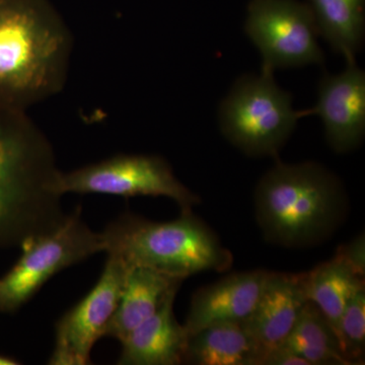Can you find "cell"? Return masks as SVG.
I'll return each instance as SVG.
<instances>
[{"instance_id":"30bf717a","label":"cell","mask_w":365,"mask_h":365,"mask_svg":"<svg viewBox=\"0 0 365 365\" xmlns=\"http://www.w3.org/2000/svg\"><path fill=\"white\" fill-rule=\"evenodd\" d=\"M319 115L329 145L338 153L359 148L365 135V73L355 62L344 71L319 81L318 103L309 115Z\"/></svg>"},{"instance_id":"8fae6325","label":"cell","mask_w":365,"mask_h":365,"mask_svg":"<svg viewBox=\"0 0 365 365\" xmlns=\"http://www.w3.org/2000/svg\"><path fill=\"white\" fill-rule=\"evenodd\" d=\"M268 271L232 274L194 294L185 329L188 336L209 326L244 322L258 304Z\"/></svg>"},{"instance_id":"d6986e66","label":"cell","mask_w":365,"mask_h":365,"mask_svg":"<svg viewBox=\"0 0 365 365\" xmlns=\"http://www.w3.org/2000/svg\"><path fill=\"white\" fill-rule=\"evenodd\" d=\"M338 340L348 361L356 364L364 355L365 348V287L355 290L348 300L341 317Z\"/></svg>"},{"instance_id":"3957f363","label":"cell","mask_w":365,"mask_h":365,"mask_svg":"<svg viewBox=\"0 0 365 365\" xmlns=\"http://www.w3.org/2000/svg\"><path fill=\"white\" fill-rule=\"evenodd\" d=\"M255 215L266 241L306 249L328 241L348 215V197L338 177L314 162L276 165L255 190Z\"/></svg>"},{"instance_id":"ac0fdd59","label":"cell","mask_w":365,"mask_h":365,"mask_svg":"<svg viewBox=\"0 0 365 365\" xmlns=\"http://www.w3.org/2000/svg\"><path fill=\"white\" fill-rule=\"evenodd\" d=\"M282 346L309 365H350L337 336L313 302H307Z\"/></svg>"},{"instance_id":"ba28073f","label":"cell","mask_w":365,"mask_h":365,"mask_svg":"<svg viewBox=\"0 0 365 365\" xmlns=\"http://www.w3.org/2000/svg\"><path fill=\"white\" fill-rule=\"evenodd\" d=\"M245 32L261 53V71L274 73L325 60L311 7L299 0H251Z\"/></svg>"},{"instance_id":"9c48e42d","label":"cell","mask_w":365,"mask_h":365,"mask_svg":"<svg viewBox=\"0 0 365 365\" xmlns=\"http://www.w3.org/2000/svg\"><path fill=\"white\" fill-rule=\"evenodd\" d=\"M127 267L119 257L108 255L97 284L56 325L52 365H86L108 326L121 297Z\"/></svg>"},{"instance_id":"277c9868","label":"cell","mask_w":365,"mask_h":365,"mask_svg":"<svg viewBox=\"0 0 365 365\" xmlns=\"http://www.w3.org/2000/svg\"><path fill=\"white\" fill-rule=\"evenodd\" d=\"M101 235L104 252L119 257L127 268H150L185 280L201 272H223L232 265V253L192 210L168 222L124 215Z\"/></svg>"},{"instance_id":"5b68a950","label":"cell","mask_w":365,"mask_h":365,"mask_svg":"<svg viewBox=\"0 0 365 365\" xmlns=\"http://www.w3.org/2000/svg\"><path fill=\"white\" fill-rule=\"evenodd\" d=\"M306 111H294L292 98L273 73L242 76L220 107L222 135L248 157L277 158Z\"/></svg>"},{"instance_id":"6da1fadb","label":"cell","mask_w":365,"mask_h":365,"mask_svg":"<svg viewBox=\"0 0 365 365\" xmlns=\"http://www.w3.org/2000/svg\"><path fill=\"white\" fill-rule=\"evenodd\" d=\"M59 174L51 143L26 112L0 106V249L64 220Z\"/></svg>"},{"instance_id":"52a82bcc","label":"cell","mask_w":365,"mask_h":365,"mask_svg":"<svg viewBox=\"0 0 365 365\" xmlns=\"http://www.w3.org/2000/svg\"><path fill=\"white\" fill-rule=\"evenodd\" d=\"M56 191L61 196H163L174 200L182 211L192 210L200 203V198L177 179L167 160L158 155H116L71 172H60Z\"/></svg>"},{"instance_id":"5bb4252c","label":"cell","mask_w":365,"mask_h":365,"mask_svg":"<svg viewBox=\"0 0 365 365\" xmlns=\"http://www.w3.org/2000/svg\"><path fill=\"white\" fill-rule=\"evenodd\" d=\"M182 281L150 268H127L121 297L106 336L123 341L137 326L157 313L167 297L179 290Z\"/></svg>"},{"instance_id":"ffe728a7","label":"cell","mask_w":365,"mask_h":365,"mask_svg":"<svg viewBox=\"0 0 365 365\" xmlns=\"http://www.w3.org/2000/svg\"><path fill=\"white\" fill-rule=\"evenodd\" d=\"M364 235H359L349 244L338 249V256L341 257L351 267L357 275L364 278L365 274V245Z\"/></svg>"},{"instance_id":"9a60e30c","label":"cell","mask_w":365,"mask_h":365,"mask_svg":"<svg viewBox=\"0 0 365 365\" xmlns=\"http://www.w3.org/2000/svg\"><path fill=\"white\" fill-rule=\"evenodd\" d=\"M264 351L244 322L209 326L190 336L184 362L196 365H261Z\"/></svg>"},{"instance_id":"e0dca14e","label":"cell","mask_w":365,"mask_h":365,"mask_svg":"<svg viewBox=\"0 0 365 365\" xmlns=\"http://www.w3.org/2000/svg\"><path fill=\"white\" fill-rule=\"evenodd\" d=\"M318 32L347 63L355 62L365 34V0H309Z\"/></svg>"},{"instance_id":"44dd1931","label":"cell","mask_w":365,"mask_h":365,"mask_svg":"<svg viewBox=\"0 0 365 365\" xmlns=\"http://www.w3.org/2000/svg\"><path fill=\"white\" fill-rule=\"evenodd\" d=\"M261 365H309V362L299 355L295 354L292 350L280 346L264 353Z\"/></svg>"},{"instance_id":"4fadbf2b","label":"cell","mask_w":365,"mask_h":365,"mask_svg":"<svg viewBox=\"0 0 365 365\" xmlns=\"http://www.w3.org/2000/svg\"><path fill=\"white\" fill-rule=\"evenodd\" d=\"M177 292L170 294L157 313L121 341L122 352L118 364L177 365L184 362L189 336L175 317Z\"/></svg>"},{"instance_id":"8992f818","label":"cell","mask_w":365,"mask_h":365,"mask_svg":"<svg viewBox=\"0 0 365 365\" xmlns=\"http://www.w3.org/2000/svg\"><path fill=\"white\" fill-rule=\"evenodd\" d=\"M20 259L0 278V314H11L32 299L52 276L104 252L101 232H93L76 208L56 227L21 245Z\"/></svg>"},{"instance_id":"7a4b0ae2","label":"cell","mask_w":365,"mask_h":365,"mask_svg":"<svg viewBox=\"0 0 365 365\" xmlns=\"http://www.w3.org/2000/svg\"><path fill=\"white\" fill-rule=\"evenodd\" d=\"M71 48L50 0H0V106L26 112L61 91Z\"/></svg>"},{"instance_id":"2e32d148","label":"cell","mask_w":365,"mask_h":365,"mask_svg":"<svg viewBox=\"0 0 365 365\" xmlns=\"http://www.w3.org/2000/svg\"><path fill=\"white\" fill-rule=\"evenodd\" d=\"M300 278L307 300L318 307L337 336L348 300L357 288L364 285V278L338 255L309 272L300 274Z\"/></svg>"},{"instance_id":"7c38bea8","label":"cell","mask_w":365,"mask_h":365,"mask_svg":"<svg viewBox=\"0 0 365 365\" xmlns=\"http://www.w3.org/2000/svg\"><path fill=\"white\" fill-rule=\"evenodd\" d=\"M307 302L300 274L269 272L258 304L244 325L265 353L282 346Z\"/></svg>"},{"instance_id":"7402d4cb","label":"cell","mask_w":365,"mask_h":365,"mask_svg":"<svg viewBox=\"0 0 365 365\" xmlns=\"http://www.w3.org/2000/svg\"><path fill=\"white\" fill-rule=\"evenodd\" d=\"M20 364V362L16 359H11V357L4 356L0 354V365H16Z\"/></svg>"}]
</instances>
